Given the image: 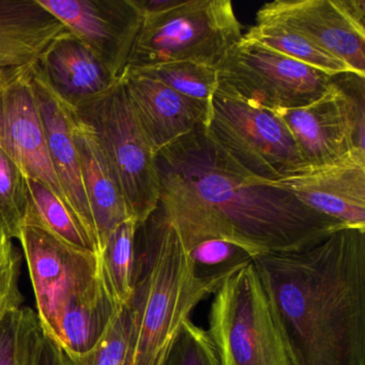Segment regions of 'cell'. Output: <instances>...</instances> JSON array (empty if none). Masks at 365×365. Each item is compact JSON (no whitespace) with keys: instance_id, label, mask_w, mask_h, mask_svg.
Wrapping results in <instances>:
<instances>
[{"instance_id":"5","label":"cell","mask_w":365,"mask_h":365,"mask_svg":"<svg viewBox=\"0 0 365 365\" xmlns=\"http://www.w3.org/2000/svg\"><path fill=\"white\" fill-rule=\"evenodd\" d=\"M207 331L220 365H299L253 262L213 294Z\"/></svg>"},{"instance_id":"22","label":"cell","mask_w":365,"mask_h":365,"mask_svg":"<svg viewBox=\"0 0 365 365\" xmlns=\"http://www.w3.org/2000/svg\"><path fill=\"white\" fill-rule=\"evenodd\" d=\"M26 215L37 220L46 230L68 245L98 254L97 247L78 220L48 187L26 178Z\"/></svg>"},{"instance_id":"16","label":"cell","mask_w":365,"mask_h":365,"mask_svg":"<svg viewBox=\"0 0 365 365\" xmlns=\"http://www.w3.org/2000/svg\"><path fill=\"white\" fill-rule=\"evenodd\" d=\"M37 68L53 91L73 110L99 97L119 81L67 29L48 46Z\"/></svg>"},{"instance_id":"3","label":"cell","mask_w":365,"mask_h":365,"mask_svg":"<svg viewBox=\"0 0 365 365\" xmlns=\"http://www.w3.org/2000/svg\"><path fill=\"white\" fill-rule=\"evenodd\" d=\"M18 240L44 334L72 354L88 351L120 309L104 281L99 255L68 245L29 215Z\"/></svg>"},{"instance_id":"20","label":"cell","mask_w":365,"mask_h":365,"mask_svg":"<svg viewBox=\"0 0 365 365\" xmlns=\"http://www.w3.org/2000/svg\"><path fill=\"white\" fill-rule=\"evenodd\" d=\"M245 36L328 76L354 72L347 63L318 48L307 38L277 21L256 16L255 26L251 27Z\"/></svg>"},{"instance_id":"29","label":"cell","mask_w":365,"mask_h":365,"mask_svg":"<svg viewBox=\"0 0 365 365\" xmlns=\"http://www.w3.org/2000/svg\"><path fill=\"white\" fill-rule=\"evenodd\" d=\"M168 365H220L208 331L187 320Z\"/></svg>"},{"instance_id":"30","label":"cell","mask_w":365,"mask_h":365,"mask_svg":"<svg viewBox=\"0 0 365 365\" xmlns=\"http://www.w3.org/2000/svg\"><path fill=\"white\" fill-rule=\"evenodd\" d=\"M20 252L14 240H0V318L6 313L22 307L23 297L20 290Z\"/></svg>"},{"instance_id":"25","label":"cell","mask_w":365,"mask_h":365,"mask_svg":"<svg viewBox=\"0 0 365 365\" xmlns=\"http://www.w3.org/2000/svg\"><path fill=\"white\" fill-rule=\"evenodd\" d=\"M43 330L37 313L20 307L0 318V365H36Z\"/></svg>"},{"instance_id":"9","label":"cell","mask_w":365,"mask_h":365,"mask_svg":"<svg viewBox=\"0 0 365 365\" xmlns=\"http://www.w3.org/2000/svg\"><path fill=\"white\" fill-rule=\"evenodd\" d=\"M217 89L270 110L309 106L332 76L243 35L215 66Z\"/></svg>"},{"instance_id":"14","label":"cell","mask_w":365,"mask_h":365,"mask_svg":"<svg viewBox=\"0 0 365 365\" xmlns=\"http://www.w3.org/2000/svg\"><path fill=\"white\" fill-rule=\"evenodd\" d=\"M33 78L46 132L48 155L55 174L70 211L91 237L98 250L93 215L83 185L80 159L72 132L73 110L48 86L37 68V63L33 66Z\"/></svg>"},{"instance_id":"32","label":"cell","mask_w":365,"mask_h":365,"mask_svg":"<svg viewBox=\"0 0 365 365\" xmlns=\"http://www.w3.org/2000/svg\"><path fill=\"white\" fill-rule=\"evenodd\" d=\"M36 365H63L57 352L56 345L44 333L40 341Z\"/></svg>"},{"instance_id":"11","label":"cell","mask_w":365,"mask_h":365,"mask_svg":"<svg viewBox=\"0 0 365 365\" xmlns=\"http://www.w3.org/2000/svg\"><path fill=\"white\" fill-rule=\"evenodd\" d=\"M119 80L143 24L134 0H38Z\"/></svg>"},{"instance_id":"26","label":"cell","mask_w":365,"mask_h":365,"mask_svg":"<svg viewBox=\"0 0 365 365\" xmlns=\"http://www.w3.org/2000/svg\"><path fill=\"white\" fill-rule=\"evenodd\" d=\"M187 252L198 279L215 292L228 277L253 262L242 247L219 238L200 241Z\"/></svg>"},{"instance_id":"8","label":"cell","mask_w":365,"mask_h":365,"mask_svg":"<svg viewBox=\"0 0 365 365\" xmlns=\"http://www.w3.org/2000/svg\"><path fill=\"white\" fill-rule=\"evenodd\" d=\"M205 132L224 155L259 180H277L305 165L277 113L220 89Z\"/></svg>"},{"instance_id":"10","label":"cell","mask_w":365,"mask_h":365,"mask_svg":"<svg viewBox=\"0 0 365 365\" xmlns=\"http://www.w3.org/2000/svg\"><path fill=\"white\" fill-rule=\"evenodd\" d=\"M34 65L0 71V149L26 178L48 187L68 207L48 155Z\"/></svg>"},{"instance_id":"4","label":"cell","mask_w":365,"mask_h":365,"mask_svg":"<svg viewBox=\"0 0 365 365\" xmlns=\"http://www.w3.org/2000/svg\"><path fill=\"white\" fill-rule=\"evenodd\" d=\"M215 289L198 279L189 252L161 204L138 226L132 365H168L183 324Z\"/></svg>"},{"instance_id":"1","label":"cell","mask_w":365,"mask_h":365,"mask_svg":"<svg viewBox=\"0 0 365 365\" xmlns=\"http://www.w3.org/2000/svg\"><path fill=\"white\" fill-rule=\"evenodd\" d=\"M157 168L159 202L187 251L219 238L254 259L307 249L346 227L292 194L258 182L213 144L202 125L160 151Z\"/></svg>"},{"instance_id":"21","label":"cell","mask_w":365,"mask_h":365,"mask_svg":"<svg viewBox=\"0 0 365 365\" xmlns=\"http://www.w3.org/2000/svg\"><path fill=\"white\" fill-rule=\"evenodd\" d=\"M138 226L133 217L119 224L110 232L99 254L104 281L119 309L129 303L133 294Z\"/></svg>"},{"instance_id":"17","label":"cell","mask_w":365,"mask_h":365,"mask_svg":"<svg viewBox=\"0 0 365 365\" xmlns=\"http://www.w3.org/2000/svg\"><path fill=\"white\" fill-rule=\"evenodd\" d=\"M72 132L80 159L83 185L95 225L98 254H100L110 232L132 217L97 134L91 125L76 116L74 110Z\"/></svg>"},{"instance_id":"18","label":"cell","mask_w":365,"mask_h":365,"mask_svg":"<svg viewBox=\"0 0 365 365\" xmlns=\"http://www.w3.org/2000/svg\"><path fill=\"white\" fill-rule=\"evenodd\" d=\"M273 112L277 113L292 134L305 165L334 163L354 155L331 84L322 97L309 106Z\"/></svg>"},{"instance_id":"15","label":"cell","mask_w":365,"mask_h":365,"mask_svg":"<svg viewBox=\"0 0 365 365\" xmlns=\"http://www.w3.org/2000/svg\"><path fill=\"white\" fill-rule=\"evenodd\" d=\"M119 80L157 155L198 125L208 127L209 118L202 108L161 81L131 67H125Z\"/></svg>"},{"instance_id":"24","label":"cell","mask_w":365,"mask_h":365,"mask_svg":"<svg viewBox=\"0 0 365 365\" xmlns=\"http://www.w3.org/2000/svg\"><path fill=\"white\" fill-rule=\"evenodd\" d=\"M63 365H132L133 324L128 305L121 307L101 339L88 351L72 354L55 344Z\"/></svg>"},{"instance_id":"33","label":"cell","mask_w":365,"mask_h":365,"mask_svg":"<svg viewBox=\"0 0 365 365\" xmlns=\"http://www.w3.org/2000/svg\"><path fill=\"white\" fill-rule=\"evenodd\" d=\"M339 5L348 18L358 25L360 29H365V1L364 0H339Z\"/></svg>"},{"instance_id":"31","label":"cell","mask_w":365,"mask_h":365,"mask_svg":"<svg viewBox=\"0 0 365 365\" xmlns=\"http://www.w3.org/2000/svg\"><path fill=\"white\" fill-rule=\"evenodd\" d=\"M182 3L183 0H134L143 19L165 14Z\"/></svg>"},{"instance_id":"12","label":"cell","mask_w":365,"mask_h":365,"mask_svg":"<svg viewBox=\"0 0 365 365\" xmlns=\"http://www.w3.org/2000/svg\"><path fill=\"white\" fill-rule=\"evenodd\" d=\"M256 180L346 227L365 230V158L349 155L334 163L302 166L277 180Z\"/></svg>"},{"instance_id":"6","label":"cell","mask_w":365,"mask_h":365,"mask_svg":"<svg viewBox=\"0 0 365 365\" xmlns=\"http://www.w3.org/2000/svg\"><path fill=\"white\" fill-rule=\"evenodd\" d=\"M242 36L230 0H183L165 14L143 19L127 67L175 61L215 67Z\"/></svg>"},{"instance_id":"2","label":"cell","mask_w":365,"mask_h":365,"mask_svg":"<svg viewBox=\"0 0 365 365\" xmlns=\"http://www.w3.org/2000/svg\"><path fill=\"white\" fill-rule=\"evenodd\" d=\"M253 264L299 365H365V230Z\"/></svg>"},{"instance_id":"13","label":"cell","mask_w":365,"mask_h":365,"mask_svg":"<svg viewBox=\"0 0 365 365\" xmlns=\"http://www.w3.org/2000/svg\"><path fill=\"white\" fill-rule=\"evenodd\" d=\"M256 16L294 29L365 76V29L348 18L339 0H275L262 6Z\"/></svg>"},{"instance_id":"19","label":"cell","mask_w":365,"mask_h":365,"mask_svg":"<svg viewBox=\"0 0 365 365\" xmlns=\"http://www.w3.org/2000/svg\"><path fill=\"white\" fill-rule=\"evenodd\" d=\"M65 31L38 0H0V71L37 63Z\"/></svg>"},{"instance_id":"28","label":"cell","mask_w":365,"mask_h":365,"mask_svg":"<svg viewBox=\"0 0 365 365\" xmlns=\"http://www.w3.org/2000/svg\"><path fill=\"white\" fill-rule=\"evenodd\" d=\"M331 86L347 127L352 153L365 158V76L354 72L336 74Z\"/></svg>"},{"instance_id":"23","label":"cell","mask_w":365,"mask_h":365,"mask_svg":"<svg viewBox=\"0 0 365 365\" xmlns=\"http://www.w3.org/2000/svg\"><path fill=\"white\" fill-rule=\"evenodd\" d=\"M135 69L161 81L177 93L195 103L204 110L210 121L213 96L219 87L215 67L193 61H175Z\"/></svg>"},{"instance_id":"7","label":"cell","mask_w":365,"mask_h":365,"mask_svg":"<svg viewBox=\"0 0 365 365\" xmlns=\"http://www.w3.org/2000/svg\"><path fill=\"white\" fill-rule=\"evenodd\" d=\"M93 128L116 175L130 215L144 223L161 194L157 153L147 138L120 80L99 97L74 108Z\"/></svg>"},{"instance_id":"27","label":"cell","mask_w":365,"mask_h":365,"mask_svg":"<svg viewBox=\"0 0 365 365\" xmlns=\"http://www.w3.org/2000/svg\"><path fill=\"white\" fill-rule=\"evenodd\" d=\"M26 209V177L0 149V240L18 239Z\"/></svg>"}]
</instances>
